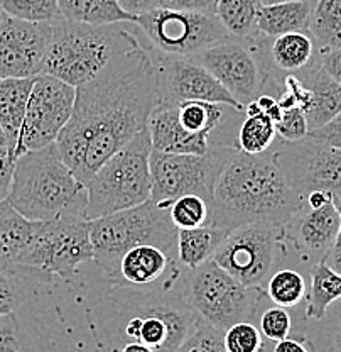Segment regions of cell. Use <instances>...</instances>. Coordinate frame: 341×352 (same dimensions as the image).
Segmentation results:
<instances>
[{
  "instance_id": "obj_1",
  "label": "cell",
  "mask_w": 341,
  "mask_h": 352,
  "mask_svg": "<svg viewBox=\"0 0 341 352\" xmlns=\"http://www.w3.org/2000/svg\"><path fill=\"white\" fill-rule=\"evenodd\" d=\"M157 102L156 56L144 46L113 58L100 75L76 88L73 116L56 146L83 186L112 154L148 129Z\"/></svg>"
},
{
  "instance_id": "obj_2",
  "label": "cell",
  "mask_w": 341,
  "mask_h": 352,
  "mask_svg": "<svg viewBox=\"0 0 341 352\" xmlns=\"http://www.w3.org/2000/svg\"><path fill=\"white\" fill-rule=\"evenodd\" d=\"M298 195L272 154L233 153L216 179L211 226L233 230L252 222L284 226L303 210Z\"/></svg>"
},
{
  "instance_id": "obj_3",
  "label": "cell",
  "mask_w": 341,
  "mask_h": 352,
  "mask_svg": "<svg viewBox=\"0 0 341 352\" xmlns=\"http://www.w3.org/2000/svg\"><path fill=\"white\" fill-rule=\"evenodd\" d=\"M119 24L91 25L64 19L51 21L44 75H51L75 88L91 82L113 58L142 46L135 32Z\"/></svg>"
},
{
  "instance_id": "obj_4",
  "label": "cell",
  "mask_w": 341,
  "mask_h": 352,
  "mask_svg": "<svg viewBox=\"0 0 341 352\" xmlns=\"http://www.w3.org/2000/svg\"><path fill=\"white\" fill-rule=\"evenodd\" d=\"M86 195L60 215L39 222L38 230L22 252L14 274L25 280H68L93 261L90 220L85 217Z\"/></svg>"
},
{
  "instance_id": "obj_5",
  "label": "cell",
  "mask_w": 341,
  "mask_h": 352,
  "mask_svg": "<svg viewBox=\"0 0 341 352\" xmlns=\"http://www.w3.org/2000/svg\"><path fill=\"white\" fill-rule=\"evenodd\" d=\"M85 195L54 142L17 157L7 201L25 219L46 222Z\"/></svg>"
},
{
  "instance_id": "obj_6",
  "label": "cell",
  "mask_w": 341,
  "mask_h": 352,
  "mask_svg": "<svg viewBox=\"0 0 341 352\" xmlns=\"http://www.w3.org/2000/svg\"><path fill=\"white\" fill-rule=\"evenodd\" d=\"M171 201L150 200L127 210L90 220L93 263L112 276L124 252L134 245L154 244L178 259V227L171 220Z\"/></svg>"
},
{
  "instance_id": "obj_7",
  "label": "cell",
  "mask_w": 341,
  "mask_h": 352,
  "mask_svg": "<svg viewBox=\"0 0 341 352\" xmlns=\"http://www.w3.org/2000/svg\"><path fill=\"white\" fill-rule=\"evenodd\" d=\"M149 127L108 157L86 183L85 217L95 220L145 204L152 195Z\"/></svg>"
},
{
  "instance_id": "obj_8",
  "label": "cell",
  "mask_w": 341,
  "mask_h": 352,
  "mask_svg": "<svg viewBox=\"0 0 341 352\" xmlns=\"http://www.w3.org/2000/svg\"><path fill=\"white\" fill-rule=\"evenodd\" d=\"M181 295L198 318L225 333L238 322H252L262 302V286H247L213 259L189 270Z\"/></svg>"
},
{
  "instance_id": "obj_9",
  "label": "cell",
  "mask_w": 341,
  "mask_h": 352,
  "mask_svg": "<svg viewBox=\"0 0 341 352\" xmlns=\"http://www.w3.org/2000/svg\"><path fill=\"white\" fill-rule=\"evenodd\" d=\"M134 24L163 56L193 58L218 43L235 39L215 14L156 7L135 16Z\"/></svg>"
},
{
  "instance_id": "obj_10",
  "label": "cell",
  "mask_w": 341,
  "mask_h": 352,
  "mask_svg": "<svg viewBox=\"0 0 341 352\" xmlns=\"http://www.w3.org/2000/svg\"><path fill=\"white\" fill-rule=\"evenodd\" d=\"M237 149L220 146V148H211L207 154L152 151L150 153V175H152L150 198L156 201H172L183 195H200L213 208L216 179Z\"/></svg>"
},
{
  "instance_id": "obj_11",
  "label": "cell",
  "mask_w": 341,
  "mask_h": 352,
  "mask_svg": "<svg viewBox=\"0 0 341 352\" xmlns=\"http://www.w3.org/2000/svg\"><path fill=\"white\" fill-rule=\"evenodd\" d=\"M284 241L282 226L252 222L230 230L215 252L213 261L247 286H262L270 278L279 245Z\"/></svg>"
},
{
  "instance_id": "obj_12",
  "label": "cell",
  "mask_w": 341,
  "mask_h": 352,
  "mask_svg": "<svg viewBox=\"0 0 341 352\" xmlns=\"http://www.w3.org/2000/svg\"><path fill=\"white\" fill-rule=\"evenodd\" d=\"M76 88L51 75H38L29 95L16 156L54 144L71 119Z\"/></svg>"
},
{
  "instance_id": "obj_13",
  "label": "cell",
  "mask_w": 341,
  "mask_h": 352,
  "mask_svg": "<svg viewBox=\"0 0 341 352\" xmlns=\"http://www.w3.org/2000/svg\"><path fill=\"white\" fill-rule=\"evenodd\" d=\"M272 156L292 190L303 198L314 190L333 195L341 192V149L306 135L294 142L282 141Z\"/></svg>"
},
{
  "instance_id": "obj_14",
  "label": "cell",
  "mask_w": 341,
  "mask_h": 352,
  "mask_svg": "<svg viewBox=\"0 0 341 352\" xmlns=\"http://www.w3.org/2000/svg\"><path fill=\"white\" fill-rule=\"evenodd\" d=\"M157 88L159 102L201 100L225 105L233 110H245L244 105L218 80L193 58L161 56L157 61Z\"/></svg>"
},
{
  "instance_id": "obj_15",
  "label": "cell",
  "mask_w": 341,
  "mask_h": 352,
  "mask_svg": "<svg viewBox=\"0 0 341 352\" xmlns=\"http://www.w3.org/2000/svg\"><path fill=\"white\" fill-rule=\"evenodd\" d=\"M51 39V22L5 16L0 21V80L43 75Z\"/></svg>"
},
{
  "instance_id": "obj_16",
  "label": "cell",
  "mask_w": 341,
  "mask_h": 352,
  "mask_svg": "<svg viewBox=\"0 0 341 352\" xmlns=\"http://www.w3.org/2000/svg\"><path fill=\"white\" fill-rule=\"evenodd\" d=\"M193 60L203 65L244 107L255 100L263 85L262 68L252 47H245L235 39L215 44Z\"/></svg>"
},
{
  "instance_id": "obj_17",
  "label": "cell",
  "mask_w": 341,
  "mask_h": 352,
  "mask_svg": "<svg viewBox=\"0 0 341 352\" xmlns=\"http://www.w3.org/2000/svg\"><path fill=\"white\" fill-rule=\"evenodd\" d=\"M181 264L154 244L134 245L124 252L115 271L108 278L112 283L132 288H171L185 280ZM189 271V270H188Z\"/></svg>"
},
{
  "instance_id": "obj_18",
  "label": "cell",
  "mask_w": 341,
  "mask_h": 352,
  "mask_svg": "<svg viewBox=\"0 0 341 352\" xmlns=\"http://www.w3.org/2000/svg\"><path fill=\"white\" fill-rule=\"evenodd\" d=\"M341 227V215L335 204L322 205L320 208H309L304 205L287 223L282 226L284 241L291 242L296 249L314 264L321 261L335 242Z\"/></svg>"
},
{
  "instance_id": "obj_19",
  "label": "cell",
  "mask_w": 341,
  "mask_h": 352,
  "mask_svg": "<svg viewBox=\"0 0 341 352\" xmlns=\"http://www.w3.org/2000/svg\"><path fill=\"white\" fill-rule=\"evenodd\" d=\"M152 151L171 154H207L211 149L210 135L191 134L178 120L176 104L157 102L149 117Z\"/></svg>"
},
{
  "instance_id": "obj_20",
  "label": "cell",
  "mask_w": 341,
  "mask_h": 352,
  "mask_svg": "<svg viewBox=\"0 0 341 352\" xmlns=\"http://www.w3.org/2000/svg\"><path fill=\"white\" fill-rule=\"evenodd\" d=\"M269 41L270 69L267 73V78H270L274 72H282L287 75L303 73L318 61L316 53H314L316 43L309 32H287L277 38H269Z\"/></svg>"
},
{
  "instance_id": "obj_21",
  "label": "cell",
  "mask_w": 341,
  "mask_h": 352,
  "mask_svg": "<svg viewBox=\"0 0 341 352\" xmlns=\"http://www.w3.org/2000/svg\"><path fill=\"white\" fill-rule=\"evenodd\" d=\"M299 78L313 94V102L306 112L307 127L309 132L320 129L341 113V85L321 68L320 56L316 63L306 69L304 76Z\"/></svg>"
},
{
  "instance_id": "obj_22",
  "label": "cell",
  "mask_w": 341,
  "mask_h": 352,
  "mask_svg": "<svg viewBox=\"0 0 341 352\" xmlns=\"http://www.w3.org/2000/svg\"><path fill=\"white\" fill-rule=\"evenodd\" d=\"M39 222L25 219L7 200L0 201V271L12 273Z\"/></svg>"
},
{
  "instance_id": "obj_23",
  "label": "cell",
  "mask_w": 341,
  "mask_h": 352,
  "mask_svg": "<svg viewBox=\"0 0 341 352\" xmlns=\"http://www.w3.org/2000/svg\"><path fill=\"white\" fill-rule=\"evenodd\" d=\"M32 85H34V78L0 80V124L9 135L10 151L14 156H16L17 144H19L21 129L25 119Z\"/></svg>"
},
{
  "instance_id": "obj_24",
  "label": "cell",
  "mask_w": 341,
  "mask_h": 352,
  "mask_svg": "<svg viewBox=\"0 0 341 352\" xmlns=\"http://www.w3.org/2000/svg\"><path fill=\"white\" fill-rule=\"evenodd\" d=\"M313 6L309 0L260 6L257 14V32L267 38L307 31Z\"/></svg>"
},
{
  "instance_id": "obj_25",
  "label": "cell",
  "mask_w": 341,
  "mask_h": 352,
  "mask_svg": "<svg viewBox=\"0 0 341 352\" xmlns=\"http://www.w3.org/2000/svg\"><path fill=\"white\" fill-rule=\"evenodd\" d=\"M230 230L216 226L178 230V261L186 270H196L213 259Z\"/></svg>"
},
{
  "instance_id": "obj_26",
  "label": "cell",
  "mask_w": 341,
  "mask_h": 352,
  "mask_svg": "<svg viewBox=\"0 0 341 352\" xmlns=\"http://www.w3.org/2000/svg\"><path fill=\"white\" fill-rule=\"evenodd\" d=\"M58 3L64 19L82 24L104 25L135 21V16L122 9L119 0H58Z\"/></svg>"
},
{
  "instance_id": "obj_27",
  "label": "cell",
  "mask_w": 341,
  "mask_h": 352,
  "mask_svg": "<svg viewBox=\"0 0 341 352\" xmlns=\"http://www.w3.org/2000/svg\"><path fill=\"white\" fill-rule=\"evenodd\" d=\"M338 300H341V274L333 271L321 259L313 264V270H311V285L304 318L320 320L328 307Z\"/></svg>"
},
{
  "instance_id": "obj_28",
  "label": "cell",
  "mask_w": 341,
  "mask_h": 352,
  "mask_svg": "<svg viewBox=\"0 0 341 352\" xmlns=\"http://www.w3.org/2000/svg\"><path fill=\"white\" fill-rule=\"evenodd\" d=\"M307 32L313 36L320 51L341 47V0H316Z\"/></svg>"
},
{
  "instance_id": "obj_29",
  "label": "cell",
  "mask_w": 341,
  "mask_h": 352,
  "mask_svg": "<svg viewBox=\"0 0 341 352\" xmlns=\"http://www.w3.org/2000/svg\"><path fill=\"white\" fill-rule=\"evenodd\" d=\"M260 6V0H218L215 16L235 39H247L257 34Z\"/></svg>"
},
{
  "instance_id": "obj_30",
  "label": "cell",
  "mask_w": 341,
  "mask_h": 352,
  "mask_svg": "<svg viewBox=\"0 0 341 352\" xmlns=\"http://www.w3.org/2000/svg\"><path fill=\"white\" fill-rule=\"evenodd\" d=\"M301 333L313 352H341V300L331 303L320 320L304 318Z\"/></svg>"
},
{
  "instance_id": "obj_31",
  "label": "cell",
  "mask_w": 341,
  "mask_h": 352,
  "mask_svg": "<svg viewBox=\"0 0 341 352\" xmlns=\"http://www.w3.org/2000/svg\"><path fill=\"white\" fill-rule=\"evenodd\" d=\"M178 120L183 129L191 134L211 135L216 127L222 124L223 109L220 104L201 100H188L176 104Z\"/></svg>"
},
{
  "instance_id": "obj_32",
  "label": "cell",
  "mask_w": 341,
  "mask_h": 352,
  "mask_svg": "<svg viewBox=\"0 0 341 352\" xmlns=\"http://www.w3.org/2000/svg\"><path fill=\"white\" fill-rule=\"evenodd\" d=\"M277 138L276 122L263 112L247 116L238 131V148L247 154H263L269 151Z\"/></svg>"
},
{
  "instance_id": "obj_33",
  "label": "cell",
  "mask_w": 341,
  "mask_h": 352,
  "mask_svg": "<svg viewBox=\"0 0 341 352\" xmlns=\"http://www.w3.org/2000/svg\"><path fill=\"white\" fill-rule=\"evenodd\" d=\"M266 293L277 307H298L307 293V285L303 274L296 270H279L267 280Z\"/></svg>"
},
{
  "instance_id": "obj_34",
  "label": "cell",
  "mask_w": 341,
  "mask_h": 352,
  "mask_svg": "<svg viewBox=\"0 0 341 352\" xmlns=\"http://www.w3.org/2000/svg\"><path fill=\"white\" fill-rule=\"evenodd\" d=\"M169 214L178 229L211 226V205L200 195H183L172 200Z\"/></svg>"
},
{
  "instance_id": "obj_35",
  "label": "cell",
  "mask_w": 341,
  "mask_h": 352,
  "mask_svg": "<svg viewBox=\"0 0 341 352\" xmlns=\"http://www.w3.org/2000/svg\"><path fill=\"white\" fill-rule=\"evenodd\" d=\"M0 9L5 16L29 22H51L61 17L58 0H0Z\"/></svg>"
},
{
  "instance_id": "obj_36",
  "label": "cell",
  "mask_w": 341,
  "mask_h": 352,
  "mask_svg": "<svg viewBox=\"0 0 341 352\" xmlns=\"http://www.w3.org/2000/svg\"><path fill=\"white\" fill-rule=\"evenodd\" d=\"M223 342L228 352H266V337L254 322H238L225 330Z\"/></svg>"
},
{
  "instance_id": "obj_37",
  "label": "cell",
  "mask_w": 341,
  "mask_h": 352,
  "mask_svg": "<svg viewBox=\"0 0 341 352\" xmlns=\"http://www.w3.org/2000/svg\"><path fill=\"white\" fill-rule=\"evenodd\" d=\"M176 352H228L223 342V332L198 318L196 327ZM267 352V351H266Z\"/></svg>"
},
{
  "instance_id": "obj_38",
  "label": "cell",
  "mask_w": 341,
  "mask_h": 352,
  "mask_svg": "<svg viewBox=\"0 0 341 352\" xmlns=\"http://www.w3.org/2000/svg\"><path fill=\"white\" fill-rule=\"evenodd\" d=\"M260 332L269 342L285 339L292 332V317L284 307H270L260 315Z\"/></svg>"
},
{
  "instance_id": "obj_39",
  "label": "cell",
  "mask_w": 341,
  "mask_h": 352,
  "mask_svg": "<svg viewBox=\"0 0 341 352\" xmlns=\"http://www.w3.org/2000/svg\"><path fill=\"white\" fill-rule=\"evenodd\" d=\"M277 135L282 141L294 142L299 139H304L309 134V127H307L306 112L301 107H287L282 109L281 120L276 124Z\"/></svg>"
},
{
  "instance_id": "obj_40",
  "label": "cell",
  "mask_w": 341,
  "mask_h": 352,
  "mask_svg": "<svg viewBox=\"0 0 341 352\" xmlns=\"http://www.w3.org/2000/svg\"><path fill=\"white\" fill-rule=\"evenodd\" d=\"M24 296V281L21 276L0 271V317L12 315Z\"/></svg>"
},
{
  "instance_id": "obj_41",
  "label": "cell",
  "mask_w": 341,
  "mask_h": 352,
  "mask_svg": "<svg viewBox=\"0 0 341 352\" xmlns=\"http://www.w3.org/2000/svg\"><path fill=\"white\" fill-rule=\"evenodd\" d=\"M0 352H25L12 315L5 317L0 327Z\"/></svg>"
},
{
  "instance_id": "obj_42",
  "label": "cell",
  "mask_w": 341,
  "mask_h": 352,
  "mask_svg": "<svg viewBox=\"0 0 341 352\" xmlns=\"http://www.w3.org/2000/svg\"><path fill=\"white\" fill-rule=\"evenodd\" d=\"M16 161L17 160L9 149H0V201L7 200L9 197Z\"/></svg>"
},
{
  "instance_id": "obj_43",
  "label": "cell",
  "mask_w": 341,
  "mask_h": 352,
  "mask_svg": "<svg viewBox=\"0 0 341 352\" xmlns=\"http://www.w3.org/2000/svg\"><path fill=\"white\" fill-rule=\"evenodd\" d=\"M218 0H159V7L172 10H193V12L215 14Z\"/></svg>"
},
{
  "instance_id": "obj_44",
  "label": "cell",
  "mask_w": 341,
  "mask_h": 352,
  "mask_svg": "<svg viewBox=\"0 0 341 352\" xmlns=\"http://www.w3.org/2000/svg\"><path fill=\"white\" fill-rule=\"evenodd\" d=\"M307 135L318 139V141L326 142V144L333 146V148L341 149V113H338L333 120H329L326 126L311 131Z\"/></svg>"
},
{
  "instance_id": "obj_45",
  "label": "cell",
  "mask_w": 341,
  "mask_h": 352,
  "mask_svg": "<svg viewBox=\"0 0 341 352\" xmlns=\"http://www.w3.org/2000/svg\"><path fill=\"white\" fill-rule=\"evenodd\" d=\"M320 65L335 82L341 85V47L320 51Z\"/></svg>"
},
{
  "instance_id": "obj_46",
  "label": "cell",
  "mask_w": 341,
  "mask_h": 352,
  "mask_svg": "<svg viewBox=\"0 0 341 352\" xmlns=\"http://www.w3.org/2000/svg\"><path fill=\"white\" fill-rule=\"evenodd\" d=\"M270 352H313V349H311L306 337L299 333V336H289L285 339L272 342Z\"/></svg>"
},
{
  "instance_id": "obj_47",
  "label": "cell",
  "mask_w": 341,
  "mask_h": 352,
  "mask_svg": "<svg viewBox=\"0 0 341 352\" xmlns=\"http://www.w3.org/2000/svg\"><path fill=\"white\" fill-rule=\"evenodd\" d=\"M255 102H257V105L260 107V110H262L266 116H269L274 122L277 124L279 120H281L282 109H281V104H279V100L276 97H272V95H269V94H262L255 98Z\"/></svg>"
},
{
  "instance_id": "obj_48",
  "label": "cell",
  "mask_w": 341,
  "mask_h": 352,
  "mask_svg": "<svg viewBox=\"0 0 341 352\" xmlns=\"http://www.w3.org/2000/svg\"><path fill=\"white\" fill-rule=\"evenodd\" d=\"M119 3L132 16H139L159 7V0H119Z\"/></svg>"
},
{
  "instance_id": "obj_49",
  "label": "cell",
  "mask_w": 341,
  "mask_h": 352,
  "mask_svg": "<svg viewBox=\"0 0 341 352\" xmlns=\"http://www.w3.org/2000/svg\"><path fill=\"white\" fill-rule=\"evenodd\" d=\"M322 261L328 264L333 271L341 274V227L338 230V236H336L333 245L329 248V251L326 252L325 258H322Z\"/></svg>"
},
{
  "instance_id": "obj_50",
  "label": "cell",
  "mask_w": 341,
  "mask_h": 352,
  "mask_svg": "<svg viewBox=\"0 0 341 352\" xmlns=\"http://www.w3.org/2000/svg\"><path fill=\"white\" fill-rule=\"evenodd\" d=\"M304 200H306V205L309 208H320L322 205L333 201V193L322 192V190H314V192L307 193Z\"/></svg>"
},
{
  "instance_id": "obj_51",
  "label": "cell",
  "mask_w": 341,
  "mask_h": 352,
  "mask_svg": "<svg viewBox=\"0 0 341 352\" xmlns=\"http://www.w3.org/2000/svg\"><path fill=\"white\" fill-rule=\"evenodd\" d=\"M0 149H9V151H10L9 135H7V132L2 127V124H0ZM10 153H12V151H10ZM14 157H16V156H14Z\"/></svg>"
},
{
  "instance_id": "obj_52",
  "label": "cell",
  "mask_w": 341,
  "mask_h": 352,
  "mask_svg": "<svg viewBox=\"0 0 341 352\" xmlns=\"http://www.w3.org/2000/svg\"><path fill=\"white\" fill-rule=\"evenodd\" d=\"M333 204H335L336 210H338L340 215H341V192L335 193V195H333Z\"/></svg>"
},
{
  "instance_id": "obj_53",
  "label": "cell",
  "mask_w": 341,
  "mask_h": 352,
  "mask_svg": "<svg viewBox=\"0 0 341 352\" xmlns=\"http://www.w3.org/2000/svg\"><path fill=\"white\" fill-rule=\"evenodd\" d=\"M262 6H270V3H282V2H301V0H260Z\"/></svg>"
},
{
  "instance_id": "obj_54",
  "label": "cell",
  "mask_w": 341,
  "mask_h": 352,
  "mask_svg": "<svg viewBox=\"0 0 341 352\" xmlns=\"http://www.w3.org/2000/svg\"><path fill=\"white\" fill-rule=\"evenodd\" d=\"M3 17H5V14H3V10H2V9H0V21H2V19H3Z\"/></svg>"
},
{
  "instance_id": "obj_55",
  "label": "cell",
  "mask_w": 341,
  "mask_h": 352,
  "mask_svg": "<svg viewBox=\"0 0 341 352\" xmlns=\"http://www.w3.org/2000/svg\"><path fill=\"white\" fill-rule=\"evenodd\" d=\"M7 317H9V315H7ZM3 320H5V317H0V327H2V324H3Z\"/></svg>"
}]
</instances>
